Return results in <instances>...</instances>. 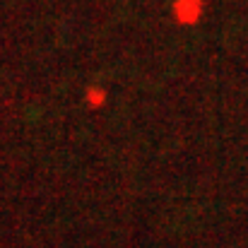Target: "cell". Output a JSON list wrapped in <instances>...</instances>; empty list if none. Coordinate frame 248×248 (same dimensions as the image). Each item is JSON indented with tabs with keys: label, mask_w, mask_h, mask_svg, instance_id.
<instances>
[{
	"label": "cell",
	"mask_w": 248,
	"mask_h": 248,
	"mask_svg": "<svg viewBox=\"0 0 248 248\" xmlns=\"http://www.w3.org/2000/svg\"><path fill=\"white\" fill-rule=\"evenodd\" d=\"M173 10H176V19L181 24H195L202 15V2L200 0H176Z\"/></svg>",
	"instance_id": "obj_1"
}]
</instances>
